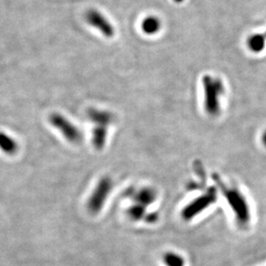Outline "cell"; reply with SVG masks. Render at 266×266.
I'll use <instances>...</instances> for the list:
<instances>
[{"instance_id": "cell-1", "label": "cell", "mask_w": 266, "mask_h": 266, "mask_svg": "<svg viewBox=\"0 0 266 266\" xmlns=\"http://www.w3.org/2000/svg\"><path fill=\"white\" fill-rule=\"evenodd\" d=\"M204 88L205 108L211 116H216L220 110V96L224 93V86L219 78L204 76L202 78Z\"/></svg>"}, {"instance_id": "cell-2", "label": "cell", "mask_w": 266, "mask_h": 266, "mask_svg": "<svg viewBox=\"0 0 266 266\" xmlns=\"http://www.w3.org/2000/svg\"><path fill=\"white\" fill-rule=\"evenodd\" d=\"M113 189V181L108 176H102L87 201V210L92 214H98L106 204L107 198Z\"/></svg>"}, {"instance_id": "cell-3", "label": "cell", "mask_w": 266, "mask_h": 266, "mask_svg": "<svg viewBox=\"0 0 266 266\" xmlns=\"http://www.w3.org/2000/svg\"><path fill=\"white\" fill-rule=\"evenodd\" d=\"M50 122L70 142H80L83 139V136L80 130L64 116L59 113H53L50 114Z\"/></svg>"}, {"instance_id": "cell-4", "label": "cell", "mask_w": 266, "mask_h": 266, "mask_svg": "<svg viewBox=\"0 0 266 266\" xmlns=\"http://www.w3.org/2000/svg\"><path fill=\"white\" fill-rule=\"evenodd\" d=\"M224 195L228 199L229 204L232 207V210H234L240 224L246 225L250 222V213L246 206V202L244 198L236 189L224 188Z\"/></svg>"}, {"instance_id": "cell-5", "label": "cell", "mask_w": 266, "mask_h": 266, "mask_svg": "<svg viewBox=\"0 0 266 266\" xmlns=\"http://www.w3.org/2000/svg\"><path fill=\"white\" fill-rule=\"evenodd\" d=\"M86 20L89 24L98 30L106 38H112L114 36V28L113 25L108 22L102 13L96 10L90 9L86 13Z\"/></svg>"}, {"instance_id": "cell-6", "label": "cell", "mask_w": 266, "mask_h": 266, "mask_svg": "<svg viewBox=\"0 0 266 266\" xmlns=\"http://www.w3.org/2000/svg\"><path fill=\"white\" fill-rule=\"evenodd\" d=\"M87 116L96 125L106 127H108V125L113 124L116 118L112 112L94 108H89L87 110Z\"/></svg>"}, {"instance_id": "cell-7", "label": "cell", "mask_w": 266, "mask_h": 266, "mask_svg": "<svg viewBox=\"0 0 266 266\" xmlns=\"http://www.w3.org/2000/svg\"><path fill=\"white\" fill-rule=\"evenodd\" d=\"M156 196H157V194L154 190L146 187V188L140 190L138 192H136L132 198L136 204H139L146 208L154 202Z\"/></svg>"}, {"instance_id": "cell-8", "label": "cell", "mask_w": 266, "mask_h": 266, "mask_svg": "<svg viewBox=\"0 0 266 266\" xmlns=\"http://www.w3.org/2000/svg\"><path fill=\"white\" fill-rule=\"evenodd\" d=\"M18 144L9 134L0 131V150L7 155H14L18 151Z\"/></svg>"}, {"instance_id": "cell-9", "label": "cell", "mask_w": 266, "mask_h": 266, "mask_svg": "<svg viewBox=\"0 0 266 266\" xmlns=\"http://www.w3.org/2000/svg\"><path fill=\"white\" fill-rule=\"evenodd\" d=\"M107 134L108 130L106 126L96 125V127L93 128L92 144L96 150H102L104 148L107 140Z\"/></svg>"}, {"instance_id": "cell-10", "label": "cell", "mask_w": 266, "mask_h": 266, "mask_svg": "<svg viewBox=\"0 0 266 266\" xmlns=\"http://www.w3.org/2000/svg\"><path fill=\"white\" fill-rule=\"evenodd\" d=\"M161 22L160 19L154 16H149L143 19L142 30L146 34H154L160 30Z\"/></svg>"}, {"instance_id": "cell-11", "label": "cell", "mask_w": 266, "mask_h": 266, "mask_svg": "<svg viewBox=\"0 0 266 266\" xmlns=\"http://www.w3.org/2000/svg\"><path fill=\"white\" fill-rule=\"evenodd\" d=\"M266 32L264 34H254L248 40L249 48L255 53H258L264 48L266 46Z\"/></svg>"}, {"instance_id": "cell-12", "label": "cell", "mask_w": 266, "mask_h": 266, "mask_svg": "<svg viewBox=\"0 0 266 266\" xmlns=\"http://www.w3.org/2000/svg\"><path fill=\"white\" fill-rule=\"evenodd\" d=\"M127 214L130 220H134V222L144 219L146 214V207L139 204H134L128 208Z\"/></svg>"}, {"instance_id": "cell-13", "label": "cell", "mask_w": 266, "mask_h": 266, "mask_svg": "<svg viewBox=\"0 0 266 266\" xmlns=\"http://www.w3.org/2000/svg\"><path fill=\"white\" fill-rule=\"evenodd\" d=\"M164 263L168 266H182V260L175 254H166L164 256Z\"/></svg>"}, {"instance_id": "cell-14", "label": "cell", "mask_w": 266, "mask_h": 266, "mask_svg": "<svg viewBox=\"0 0 266 266\" xmlns=\"http://www.w3.org/2000/svg\"><path fill=\"white\" fill-rule=\"evenodd\" d=\"M262 140H263L264 145L266 146V131L264 132V133L263 139Z\"/></svg>"}, {"instance_id": "cell-15", "label": "cell", "mask_w": 266, "mask_h": 266, "mask_svg": "<svg viewBox=\"0 0 266 266\" xmlns=\"http://www.w3.org/2000/svg\"><path fill=\"white\" fill-rule=\"evenodd\" d=\"M176 2H178V3H180V2H182V0H175Z\"/></svg>"}]
</instances>
